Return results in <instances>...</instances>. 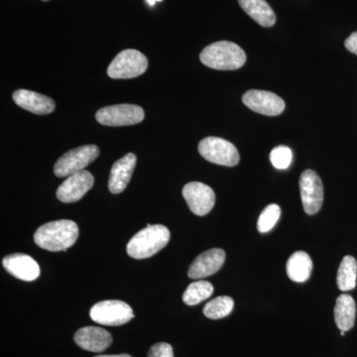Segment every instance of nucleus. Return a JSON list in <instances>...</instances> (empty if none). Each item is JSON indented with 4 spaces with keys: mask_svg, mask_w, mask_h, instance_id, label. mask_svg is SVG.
<instances>
[{
    "mask_svg": "<svg viewBox=\"0 0 357 357\" xmlns=\"http://www.w3.org/2000/svg\"><path fill=\"white\" fill-rule=\"evenodd\" d=\"M79 237V227L73 220H55L42 225L34 234V241L45 250L58 252L72 248Z\"/></svg>",
    "mask_w": 357,
    "mask_h": 357,
    "instance_id": "nucleus-1",
    "label": "nucleus"
},
{
    "mask_svg": "<svg viewBox=\"0 0 357 357\" xmlns=\"http://www.w3.org/2000/svg\"><path fill=\"white\" fill-rule=\"evenodd\" d=\"M199 59L206 67L220 70L241 69L246 62L245 52L238 45L229 41L208 45L202 52Z\"/></svg>",
    "mask_w": 357,
    "mask_h": 357,
    "instance_id": "nucleus-2",
    "label": "nucleus"
},
{
    "mask_svg": "<svg viewBox=\"0 0 357 357\" xmlns=\"http://www.w3.org/2000/svg\"><path fill=\"white\" fill-rule=\"evenodd\" d=\"M170 237V231L164 225H148L129 241L128 255L134 259L151 257L165 248Z\"/></svg>",
    "mask_w": 357,
    "mask_h": 357,
    "instance_id": "nucleus-3",
    "label": "nucleus"
},
{
    "mask_svg": "<svg viewBox=\"0 0 357 357\" xmlns=\"http://www.w3.org/2000/svg\"><path fill=\"white\" fill-rule=\"evenodd\" d=\"M100 155V149L96 145H84L70 150L60 157L54 167L57 177H69L73 174L82 172Z\"/></svg>",
    "mask_w": 357,
    "mask_h": 357,
    "instance_id": "nucleus-4",
    "label": "nucleus"
},
{
    "mask_svg": "<svg viewBox=\"0 0 357 357\" xmlns=\"http://www.w3.org/2000/svg\"><path fill=\"white\" fill-rule=\"evenodd\" d=\"M148 60L141 52L128 49L121 52L110 63L107 75L112 79H133L146 72Z\"/></svg>",
    "mask_w": 357,
    "mask_h": 357,
    "instance_id": "nucleus-5",
    "label": "nucleus"
},
{
    "mask_svg": "<svg viewBox=\"0 0 357 357\" xmlns=\"http://www.w3.org/2000/svg\"><path fill=\"white\" fill-rule=\"evenodd\" d=\"M89 316L96 323L109 326L124 325L134 318L131 307L126 302L117 300L96 303L89 311Z\"/></svg>",
    "mask_w": 357,
    "mask_h": 357,
    "instance_id": "nucleus-6",
    "label": "nucleus"
},
{
    "mask_svg": "<svg viewBox=\"0 0 357 357\" xmlns=\"http://www.w3.org/2000/svg\"><path fill=\"white\" fill-rule=\"evenodd\" d=\"M199 152L206 161L218 165L234 167L241 160L238 151L232 143L213 136L204 138L199 142Z\"/></svg>",
    "mask_w": 357,
    "mask_h": 357,
    "instance_id": "nucleus-7",
    "label": "nucleus"
},
{
    "mask_svg": "<svg viewBox=\"0 0 357 357\" xmlns=\"http://www.w3.org/2000/svg\"><path fill=\"white\" fill-rule=\"evenodd\" d=\"M144 116L142 107L128 103L102 107L96 114V121L107 126H133L143 121Z\"/></svg>",
    "mask_w": 357,
    "mask_h": 357,
    "instance_id": "nucleus-8",
    "label": "nucleus"
},
{
    "mask_svg": "<svg viewBox=\"0 0 357 357\" xmlns=\"http://www.w3.org/2000/svg\"><path fill=\"white\" fill-rule=\"evenodd\" d=\"M301 198L303 208L307 215H316L324 203V185L318 174L306 170L300 177Z\"/></svg>",
    "mask_w": 357,
    "mask_h": 357,
    "instance_id": "nucleus-9",
    "label": "nucleus"
},
{
    "mask_svg": "<svg viewBox=\"0 0 357 357\" xmlns=\"http://www.w3.org/2000/svg\"><path fill=\"white\" fill-rule=\"evenodd\" d=\"M183 197L192 213L204 217L208 215L215 204V195L211 187L203 183L191 182L183 188Z\"/></svg>",
    "mask_w": 357,
    "mask_h": 357,
    "instance_id": "nucleus-10",
    "label": "nucleus"
},
{
    "mask_svg": "<svg viewBox=\"0 0 357 357\" xmlns=\"http://www.w3.org/2000/svg\"><path fill=\"white\" fill-rule=\"evenodd\" d=\"M243 102L248 109L268 116H276L285 109V102L280 96L266 91L251 89L244 93Z\"/></svg>",
    "mask_w": 357,
    "mask_h": 357,
    "instance_id": "nucleus-11",
    "label": "nucleus"
},
{
    "mask_svg": "<svg viewBox=\"0 0 357 357\" xmlns=\"http://www.w3.org/2000/svg\"><path fill=\"white\" fill-rule=\"evenodd\" d=\"M95 178L88 171L73 174L58 188L57 198L63 203L79 201L93 188Z\"/></svg>",
    "mask_w": 357,
    "mask_h": 357,
    "instance_id": "nucleus-12",
    "label": "nucleus"
},
{
    "mask_svg": "<svg viewBox=\"0 0 357 357\" xmlns=\"http://www.w3.org/2000/svg\"><path fill=\"white\" fill-rule=\"evenodd\" d=\"M225 261V250L213 248L199 255L189 268L188 275L191 279L206 278L217 273Z\"/></svg>",
    "mask_w": 357,
    "mask_h": 357,
    "instance_id": "nucleus-13",
    "label": "nucleus"
},
{
    "mask_svg": "<svg viewBox=\"0 0 357 357\" xmlns=\"http://www.w3.org/2000/svg\"><path fill=\"white\" fill-rule=\"evenodd\" d=\"M75 342L81 349L91 352H102L112 344V335L98 326H84L79 328L74 337Z\"/></svg>",
    "mask_w": 357,
    "mask_h": 357,
    "instance_id": "nucleus-14",
    "label": "nucleus"
},
{
    "mask_svg": "<svg viewBox=\"0 0 357 357\" xmlns=\"http://www.w3.org/2000/svg\"><path fill=\"white\" fill-rule=\"evenodd\" d=\"M8 273L23 281H34L40 275L38 263L31 256L15 253L6 256L2 261Z\"/></svg>",
    "mask_w": 357,
    "mask_h": 357,
    "instance_id": "nucleus-15",
    "label": "nucleus"
},
{
    "mask_svg": "<svg viewBox=\"0 0 357 357\" xmlns=\"http://www.w3.org/2000/svg\"><path fill=\"white\" fill-rule=\"evenodd\" d=\"M13 98L18 107L35 114H49L55 109V102L49 96L28 89L14 91Z\"/></svg>",
    "mask_w": 357,
    "mask_h": 357,
    "instance_id": "nucleus-16",
    "label": "nucleus"
},
{
    "mask_svg": "<svg viewBox=\"0 0 357 357\" xmlns=\"http://www.w3.org/2000/svg\"><path fill=\"white\" fill-rule=\"evenodd\" d=\"M136 165V156L133 153L126 154L115 162L110 171L109 180V191L112 194H121L126 189L132 177Z\"/></svg>",
    "mask_w": 357,
    "mask_h": 357,
    "instance_id": "nucleus-17",
    "label": "nucleus"
},
{
    "mask_svg": "<svg viewBox=\"0 0 357 357\" xmlns=\"http://www.w3.org/2000/svg\"><path fill=\"white\" fill-rule=\"evenodd\" d=\"M356 306L354 298L349 294H342L337 298L335 306V321L340 331L347 332L356 323Z\"/></svg>",
    "mask_w": 357,
    "mask_h": 357,
    "instance_id": "nucleus-18",
    "label": "nucleus"
},
{
    "mask_svg": "<svg viewBox=\"0 0 357 357\" xmlns=\"http://www.w3.org/2000/svg\"><path fill=\"white\" fill-rule=\"evenodd\" d=\"M238 2L241 8L263 27H271L276 23L273 9L265 0H238Z\"/></svg>",
    "mask_w": 357,
    "mask_h": 357,
    "instance_id": "nucleus-19",
    "label": "nucleus"
},
{
    "mask_svg": "<svg viewBox=\"0 0 357 357\" xmlns=\"http://www.w3.org/2000/svg\"><path fill=\"white\" fill-rule=\"evenodd\" d=\"M289 278L297 283H304L310 278L312 270V261L310 255L304 251H297L290 256L286 265Z\"/></svg>",
    "mask_w": 357,
    "mask_h": 357,
    "instance_id": "nucleus-20",
    "label": "nucleus"
},
{
    "mask_svg": "<svg viewBox=\"0 0 357 357\" xmlns=\"http://www.w3.org/2000/svg\"><path fill=\"white\" fill-rule=\"evenodd\" d=\"M357 261L352 256H345L337 270V286L342 292L354 290L356 286Z\"/></svg>",
    "mask_w": 357,
    "mask_h": 357,
    "instance_id": "nucleus-21",
    "label": "nucleus"
},
{
    "mask_svg": "<svg viewBox=\"0 0 357 357\" xmlns=\"http://www.w3.org/2000/svg\"><path fill=\"white\" fill-rule=\"evenodd\" d=\"M213 293V285L208 281L199 280L188 286L183 295V301L188 306H195L208 299Z\"/></svg>",
    "mask_w": 357,
    "mask_h": 357,
    "instance_id": "nucleus-22",
    "label": "nucleus"
},
{
    "mask_svg": "<svg viewBox=\"0 0 357 357\" xmlns=\"http://www.w3.org/2000/svg\"><path fill=\"white\" fill-rule=\"evenodd\" d=\"M234 307V302L229 296H220L211 300L204 307V314L206 318L220 319L229 316Z\"/></svg>",
    "mask_w": 357,
    "mask_h": 357,
    "instance_id": "nucleus-23",
    "label": "nucleus"
},
{
    "mask_svg": "<svg viewBox=\"0 0 357 357\" xmlns=\"http://www.w3.org/2000/svg\"><path fill=\"white\" fill-rule=\"evenodd\" d=\"M281 217V208L278 204H269L262 211L261 215L258 218L257 229L261 234L270 231Z\"/></svg>",
    "mask_w": 357,
    "mask_h": 357,
    "instance_id": "nucleus-24",
    "label": "nucleus"
},
{
    "mask_svg": "<svg viewBox=\"0 0 357 357\" xmlns=\"http://www.w3.org/2000/svg\"><path fill=\"white\" fill-rule=\"evenodd\" d=\"M292 150L287 146L275 147L270 153V161L272 165L279 170H285L292 163Z\"/></svg>",
    "mask_w": 357,
    "mask_h": 357,
    "instance_id": "nucleus-25",
    "label": "nucleus"
},
{
    "mask_svg": "<svg viewBox=\"0 0 357 357\" xmlns=\"http://www.w3.org/2000/svg\"><path fill=\"white\" fill-rule=\"evenodd\" d=\"M148 357H174L173 347L167 342H159L151 347Z\"/></svg>",
    "mask_w": 357,
    "mask_h": 357,
    "instance_id": "nucleus-26",
    "label": "nucleus"
},
{
    "mask_svg": "<svg viewBox=\"0 0 357 357\" xmlns=\"http://www.w3.org/2000/svg\"><path fill=\"white\" fill-rule=\"evenodd\" d=\"M345 48L357 55V32H354L344 42Z\"/></svg>",
    "mask_w": 357,
    "mask_h": 357,
    "instance_id": "nucleus-27",
    "label": "nucleus"
},
{
    "mask_svg": "<svg viewBox=\"0 0 357 357\" xmlns=\"http://www.w3.org/2000/svg\"><path fill=\"white\" fill-rule=\"evenodd\" d=\"M95 357H132L129 356V354H116V356H98Z\"/></svg>",
    "mask_w": 357,
    "mask_h": 357,
    "instance_id": "nucleus-28",
    "label": "nucleus"
},
{
    "mask_svg": "<svg viewBox=\"0 0 357 357\" xmlns=\"http://www.w3.org/2000/svg\"><path fill=\"white\" fill-rule=\"evenodd\" d=\"M146 1L150 6H153L157 3V2L162 1V0H146Z\"/></svg>",
    "mask_w": 357,
    "mask_h": 357,
    "instance_id": "nucleus-29",
    "label": "nucleus"
},
{
    "mask_svg": "<svg viewBox=\"0 0 357 357\" xmlns=\"http://www.w3.org/2000/svg\"><path fill=\"white\" fill-rule=\"evenodd\" d=\"M340 335H342V337H344V335H345V332H344V331H340Z\"/></svg>",
    "mask_w": 357,
    "mask_h": 357,
    "instance_id": "nucleus-30",
    "label": "nucleus"
},
{
    "mask_svg": "<svg viewBox=\"0 0 357 357\" xmlns=\"http://www.w3.org/2000/svg\"><path fill=\"white\" fill-rule=\"evenodd\" d=\"M43 1H48V0H43Z\"/></svg>",
    "mask_w": 357,
    "mask_h": 357,
    "instance_id": "nucleus-31",
    "label": "nucleus"
}]
</instances>
